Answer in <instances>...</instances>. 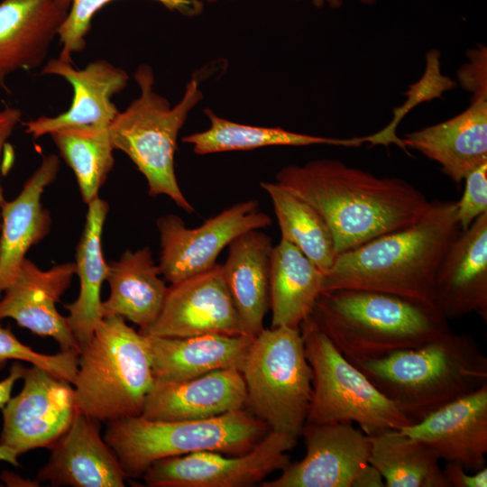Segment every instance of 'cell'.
<instances>
[{
    "mask_svg": "<svg viewBox=\"0 0 487 487\" xmlns=\"http://www.w3.org/2000/svg\"><path fill=\"white\" fill-rule=\"evenodd\" d=\"M269 195L281 239L298 247L325 275L337 253L332 233L321 215L307 201L276 182H261Z\"/></svg>",
    "mask_w": 487,
    "mask_h": 487,
    "instance_id": "cell-31",
    "label": "cell"
},
{
    "mask_svg": "<svg viewBox=\"0 0 487 487\" xmlns=\"http://www.w3.org/2000/svg\"><path fill=\"white\" fill-rule=\"evenodd\" d=\"M400 139L407 149L436 161L444 174L460 183L471 171L487 163V96L472 97L462 113Z\"/></svg>",
    "mask_w": 487,
    "mask_h": 487,
    "instance_id": "cell-21",
    "label": "cell"
},
{
    "mask_svg": "<svg viewBox=\"0 0 487 487\" xmlns=\"http://www.w3.org/2000/svg\"><path fill=\"white\" fill-rule=\"evenodd\" d=\"M108 125L69 126L50 133L73 170L81 198L87 205L98 197L115 163Z\"/></svg>",
    "mask_w": 487,
    "mask_h": 487,
    "instance_id": "cell-32",
    "label": "cell"
},
{
    "mask_svg": "<svg viewBox=\"0 0 487 487\" xmlns=\"http://www.w3.org/2000/svg\"><path fill=\"white\" fill-rule=\"evenodd\" d=\"M21 118L22 112L18 108L5 107L0 110V160L5 142L11 136L15 126L21 121ZM5 200L0 182V208Z\"/></svg>",
    "mask_w": 487,
    "mask_h": 487,
    "instance_id": "cell-38",
    "label": "cell"
},
{
    "mask_svg": "<svg viewBox=\"0 0 487 487\" xmlns=\"http://www.w3.org/2000/svg\"><path fill=\"white\" fill-rule=\"evenodd\" d=\"M21 391L1 409L0 444L20 455L50 448L69 428L78 409L74 388L66 379L36 365L25 368Z\"/></svg>",
    "mask_w": 487,
    "mask_h": 487,
    "instance_id": "cell-12",
    "label": "cell"
},
{
    "mask_svg": "<svg viewBox=\"0 0 487 487\" xmlns=\"http://www.w3.org/2000/svg\"><path fill=\"white\" fill-rule=\"evenodd\" d=\"M300 1V0H296ZM312 4L317 8H322L324 6H328L332 9H338L343 5V0H312Z\"/></svg>",
    "mask_w": 487,
    "mask_h": 487,
    "instance_id": "cell-42",
    "label": "cell"
},
{
    "mask_svg": "<svg viewBox=\"0 0 487 487\" xmlns=\"http://www.w3.org/2000/svg\"><path fill=\"white\" fill-rule=\"evenodd\" d=\"M246 388L238 369H218L179 381L154 379L141 416L157 420L204 419L244 409Z\"/></svg>",
    "mask_w": 487,
    "mask_h": 487,
    "instance_id": "cell-20",
    "label": "cell"
},
{
    "mask_svg": "<svg viewBox=\"0 0 487 487\" xmlns=\"http://www.w3.org/2000/svg\"><path fill=\"white\" fill-rule=\"evenodd\" d=\"M310 317L348 360L418 347L451 330L433 302L365 289L322 291Z\"/></svg>",
    "mask_w": 487,
    "mask_h": 487,
    "instance_id": "cell-3",
    "label": "cell"
},
{
    "mask_svg": "<svg viewBox=\"0 0 487 487\" xmlns=\"http://www.w3.org/2000/svg\"><path fill=\"white\" fill-rule=\"evenodd\" d=\"M140 333L163 337L245 335L221 264L171 284L158 317Z\"/></svg>",
    "mask_w": 487,
    "mask_h": 487,
    "instance_id": "cell-14",
    "label": "cell"
},
{
    "mask_svg": "<svg viewBox=\"0 0 487 487\" xmlns=\"http://www.w3.org/2000/svg\"><path fill=\"white\" fill-rule=\"evenodd\" d=\"M134 79L140 95L108 125L114 150L125 153L145 177L148 194L168 196L188 213L194 207L181 191L174 168L179 133L189 113L203 99L199 84L192 78L179 103L154 91V74L146 64L138 67Z\"/></svg>",
    "mask_w": 487,
    "mask_h": 487,
    "instance_id": "cell-7",
    "label": "cell"
},
{
    "mask_svg": "<svg viewBox=\"0 0 487 487\" xmlns=\"http://www.w3.org/2000/svg\"><path fill=\"white\" fill-rule=\"evenodd\" d=\"M18 457L19 455L16 453V451L11 447L0 444V461L6 462L14 466H20Z\"/></svg>",
    "mask_w": 487,
    "mask_h": 487,
    "instance_id": "cell-41",
    "label": "cell"
},
{
    "mask_svg": "<svg viewBox=\"0 0 487 487\" xmlns=\"http://www.w3.org/2000/svg\"><path fill=\"white\" fill-rule=\"evenodd\" d=\"M325 274L294 244L280 239L270 263L271 327L299 328L323 291Z\"/></svg>",
    "mask_w": 487,
    "mask_h": 487,
    "instance_id": "cell-28",
    "label": "cell"
},
{
    "mask_svg": "<svg viewBox=\"0 0 487 487\" xmlns=\"http://www.w3.org/2000/svg\"><path fill=\"white\" fill-rule=\"evenodd\" d=\"M41 74L63 78L72 86L73 98L63 113L24 123L26 133L33 138L69 126L110 124L119 112L111 98L126 87L129 79L124 69L106 60H96L84 69H76L72 62L51 59Z\"/></svg>",
    "mask_w": 487,
    "mask_h": 487,
    "instance_id": "cell-17",
    "label": "cell"
},
{
    "mask_svg": "<svg viewBox=\"0 0 487 487\" xmlns=\"http://www.w3.org/2000/svg\"><path fill=\"white\" fill-rule=\"evenodd\" d=\"M299 330L313 374L306 423H356L368 436L412 425L335 346L310 316Z\"/></svg>",
    "mask_w": 487,
    "mask_h": 487,
    "instance_id": "cell-9",
    "label": "cell"
},
{
    "mask_svg": "<svg viewBox=\"0 0 487 487\" xmlns=\"http://www.w3.org/2000/svg\"><path fill=\"white\" fill-rule=\"evenodd\" d=\"M153 382L145 336L121 317H103L79 347L73 382L78 411L106 422L141 416Z\"/></svg>",
    "mask_w": 487,
    "mask_h": 487,
    "instance_id": "cell-5",
    "label": "cell"
},
{
    "mask_svg": "<svg viewBox=\"0 0 487 487\" xmlns=\"http://www.w3.org/2000/svg\"><path fill=\"white\" fill-rule=\"evenodd\" d=\"M297 439L270 431L251 451L230 455L199 451L152 464L142 478L150 487H245L289 464Z\"/></svg>",
    "mask_w": 487,
    "mask_h": 487,
    "instance_id": "cell-10",
    "label": "cell"
},
{
    "mask_svg": "<svg viewBox=\"0 0 487 487\" xmlns=\"http://www.w3.org/2000/svg\"><path fill=\"white\" fill-rule=\"evenodd\" d=\"M219 0H168L169 9L179 11L185 14H195L198 11L200 5L207 3H216Z\"/></svg>",
    "mask_w": 487,
    "mask_h": 487,
    "instance_id": "cell-40",
    "label": "cell"
},
{
    "mask_svg": "<svg viewBox=\"0 0 487 487\" xmlns=\"http://www.w3.org/2000/svg\"><path fill=\"white\" fill-rule=\"evenodd\" d=\"M369 463L385 487H448L439 457L427 445L400 429L369 436Z\"/></svg>",
    "mask_w": 487,
    "mask_h": 487,
    "instance_id": "cell-30",
    "label": "cell"
},
{
    "mask_svg": "<svg viewBox=\"0 0 487 487\" xmlns=\"http://www.w3.org/2000/svg\"><path fill=\"white\" fill-rule=\"evenodd\" d=\"M74 274L75 262L42 270L26 258L0 298V320L13 318L36 335L53 338L60 351L79 352L66 317L56 308Z\"/></svg>",
    "mask_w": 487,
    "mask_h": 487,
    "instance_id": "cell-15",
    "label": "cell"
},
{
    "mask_svg": "<svg viewBox=\"0 0 487 487\" xmlns=\"http://www.w3.org/2000/svg\"><path fill=\"white\" fill-rule=\"evenodd\" d=\"M115 0H71L66 17L57 36L61 45L59 59L72 62V54L85 49L86 36L91 28L94 15ZM169 8L168 0H156Z\"/></svg>",
    "mask_w": 487,
    "mask_h": 487,
    "instance_id": "cell-34",
    "label": "cell"
},
{
    "mask_svg": "<svg viewBox=\"0 0 487 487\" xmlns=\"http://www.w3.org/2000/svg\"><path fill=\"white\" fill-rule=\"evenodd\" d=\"M465 187L456 201L455 218L461 231L466 230L481 215L487 212V163L471 171Z\"/></svg>",
    "mask_w": 487,
    "mask_h": 487,
    "instance_id": "cell-35",
    "label": "cell"
},
{
    "mask_svg": "<svg viewBox=\"0 0 487 487\" xmlns=\"http://www.w3.org/2000/svg\"><path fill=\"white\" fill-rule=\"evenodd\" d=\"M209 127L182 138L191 144L199 155L231 151H250L269 146H308L328 144L344 147H359L368 142V135L349 139L316 136L290 132L280 127L256 126L227 120L205 109Z\"/></svg>",
    "mask_w": 487,
    "mask_h": 487,
    "instance_id": "cell-29",
    "label": "cell"
},
{
    "mask_svg": "<svg viewBox=\"0 0 487 487\" xmlns=\"http://www.w3.org/2000/svg\"><path fill=\"white\" fill-rule=\"evenodd\" d=\"M411 422L487 383V358L475 340L452 330L421 346L349 360Z\"/></svg>",
    "mask_w": 487,
    "mask_h": 487,
    "instance_id": "cell-4",
    "label": "cell"
},
{
    "mask_svg": "<svg viewBox=\"0 0 487 487\" xmlns=\"http://www.w3.org/2000/svg\"><path fill=\"white\" fill-rule=\"evenodd\" d=\"M241 372L249 411L271 431L301 435L312 396V369L299 328H263L248 349Z\"/></svg>",
    "mask_w": 487,
    "mask_h": 487,
    "instance_id": "cell-8",
    "label": "cell"
},
{
    "mask_svg": "<svg viewBox=\"0 0 487 487\" xmlns=\"http://www.w3.org/2000/svg\"><path fill=\"white\" fill-rule=\"evenodd\" d=\"M59 169L57 155L44 156L19 195L11 201L5 200L1 206L0 298L20 270L28 250L51 229V215L41 204V196L56 179Z\"/></svg>",
    "mask_w": 487,
    "mask_h": 487,
    "instance_id": "cell-22",
    "label": "cell"
},
{
    "mask_svg": "<svg viewBox=\"0 0 487 487\" xmlns=\"http://www.w3.org/2000/svg\"><path fill=\"white\" fill-rule=\"evenodd\" d=\"M271 238L259 229L245 232L229 244L222 273L245 335L256 336L270 306Z\"/></svg>",
    "mask_w": 487,
    "mask_h": 487,
    "instance_id": "cell-25",
    "label": "cell"
},
{
    "mask_svg": "<svg viewBox=\"0 0 487 487\" xmlns=\"http://www.w3.org/2000/svg\"><path fill=\"white\" fill-rule=\"evenodd\" d=\"M154 379L179 381L226 368L241 371L253 337L203 334L186 337L146 335Z\"/></svg>",
    "mask_w": 487,
    "mask_h": 487,
    "instance_id": "cell-24",
    "label": "cell"
},
{
    "mask_svg": "<svg viewBox=\"0 0 487 487\" xmlns=\"http://www.w3.org/2000/svg\"><path fill=\"white\" fill-rule=\"evenodd\" d=\"M256 200L242 201L225 208L196 228L169 214L156 221L160 233L159 267L171 284L204 272L216 263L221 251L242 234L271 225Z\"/></svg>",
    "mask_w": 487,
    "mask_h": 487,
    "instance_id": "cell-11",
    "label": "cell"
},
{
    "mask_svg": "<svg viewBox=\"0 0 487 487\" xmlns=\"http://www.w3.org/2000/svg\"><path fill=\"white\" fill-rule=\"evenodd\" d=\"M61 6L69 9L71 0H56Z\"/></svg>",
    "mask_w": 487,
    "mask_h": 487,
    "instance_id": "cell-43",
    "label": "cell"
},
{
    "mask_svg": "<svg viewBox=\"0 0 487 487\" xmlns=\"http://www.w3.org/2000/svg\"><path fill=\"white\" fill-rule=\"evenodd\" d=\"M435 304L447 320L476 313L487 321V212L459 233L442 258Z\"/></svg>",
    "mask_w": 487,
    "mask_h": 487,
    "instance_id": "cell-18",
    "label": "cell"
},
{
    "mask_svg": "<svg viewBox=\"0 0 487 487\" xmlns=\"http://www.w3.org/2000/svg\"><path fill=\"white\" fill-rule=\"evenodd\" d=\"M470 62L457 73L461 87L472 93V97L487 96V48L483 45L469 51Z\"/></svg>",
    "mask_w": 487,
    "mask_h": 487,
    "instance_id": "cell-36",
    "label": "cell"
},
{
    "mask_svg": "<svg viewBox=\"0 0 487 487\" xmlns=\"http://www.w3.org/2000/svg\"><path fill=\"white\" fill-rule=\"evenodd\" d=\"M0 227H1V222H0Z\"/></svg>",
    "mask_w": 487,
    "mask_h": 487,
    "instance_id": "cell-45",
    "label": "cell"
},
{
    "mask_svg": "<svg viewBox=\"0 0 487 487\" xmlns=\"http://www.w3.org/2000/svg\"><path fill=\"white\" fill-rule=\"evenodd\" d=\"M456 201L433 200L415 223L337 254L323 291H381L435 303V280L446 252L461 232Z\"/></svg>",
    "mask_w": 487,
    "mask_h": 487,
    "instance_id": "cell-2",
    "label": "cell"
},
{
    "mask_svg": "<svg viewBox=\"0 0 487 487\" xmlns=\"http://www.w3.org/2000/svg\"><path fill=\"white\" fill-rule=\"evenodd\" d=\"M25 367L18 361L14 362L9 374L4 380L0 381V409H2L9 399L12 397V391L14 383L23 378Z\"/></svg>",
    "mask_w": 487,
    "mask_h": 487,
    "instance_id": "cell-39",
    "label": "cell"
},
{
    "mask_svg": "<svg viewBox=\"0 0 487 487\" xmlns=\"http://www.w3.org/2000/svg\"><path fill=\"white\" fill-rule=\"evenodd\" d=\"M149 247L126 250L108 263L106 280L110 293L102 301V317L118 316L147 329L158 317L168 288Z\"/></svg>",
    "mask_w": 487,
    "mask_h": 487,
    "instance_id": "cell-26",
    "label": "cell"
},
{
    "mask_svg": "<svg viewBox=\"0 0 487 487\" xmlns=\"http://www.w3.org/2000/svg\"><path fill=\"white\" fill-rule=\"evenodd\" d=\"M400 431L427 445L446 462L477 472L486 466L487 383Z\"/></svg>",
    "mask_w": 487,
    "mask_h": 487,
    "instance_id": "cell-16",
    "label": "cell"
},
{
    "mask_svg": "<svg viewBox=\"0 0 487 487\" xmlns=\"http://www.w3.org/2000/svg\"><path fill=\"white\" fill-rule=\"evenodd\" d=\"M463 465L446 462L443 473L448 487H486L487 467L469 474Z\"/></svg>",
    "mask_w": 487,
    "mask_h": 487,
    "instance_id": "cell-37",
    "label": "cell"
},
{
    "mask_svg": "<svg viewBox=\"0 0 487 487\" xmlns=\"http://www.w3.org/2000/svg\"><path fill=\"white\" fill-rule=\"evenodd\" d=\"M306 455L262 487H362L371 468L369 436L351 423H305Z\"/></svg>",
    "mask_w": 487,
    "mask_h": 487,
    "instance_id": "cell-13",
    "label": "cell"
},
{
    "mask_svg": "<svg viewBox=\"0 0 487 487\" xmlns=\"http://www.w3.org/2000/svg\"><path fill=\"white\" fill-rule=\"evenodd\" d=\"M109 210L106 200L97 197L88 204L85 226L76 250V274L79 279L78 299L64 305L69 311L67 322L79 347L87 344L103 318L101 287L106 280L108 263L101 247L103 227Z\"/></svg>",
    "mask_w": 487,
    "mask_h": 487,
    "instance_id": "cell-27",
    "label": "cell"
},
{
    "mask_svg": "<svg viewBox=\"0 0 487 487\" xmlns=\"http://www.w3.org/2000/svg\"><path fill=\"white\" fill-rule=\"evenodd\" d=\"M104 439L126 477H142L154 462L199 451L230 455L251 451L271 430L244 409L191 420H157L142 416L106 422Z\"/></svg>",
    "mask_w": 487,
    "mask_h": 487,
    "instance_id": "cell-6",
    "label": "cell"
},
{
    "mask_svg": "<svg viewBox=\"0 0 487 487\" xmlns=\"http://www.w3.org/2000/svg\"><path fill=\"white\" fill-rule=\"evenodd\" d=\"M358 1L363 5H373L376 2V0H358Z\"/></svg>",
    "mask_w": 487,
    "mask_h": 487,
    "instance_id": "cell-44",
    "label": "cell"
},
{
    "mask_svg": "<svg viewBox=\"0 0 487 487\" xmlns=\"http://www.w3.org/2000/svg\"><path fill=\"white\" fill-rule=\"evenodd\" d=\"M68 10L56 0L0 3V87L11 73L43 63Z\"/></svg>",
    "mask_w": 487,
    "mask_h": 487,
    "instance_id": "cell-23",
    "label": "cell"
},
{
    "mask_svg": "<svg viewBox=\"0 0 487 487\" xmlns=\"http://www.w3.org/2000/svg\"><path fill=\"white\" fill-rule=\"evenodd\" d=\"M275 179L321 215L337 253L415 223L431 203L403 179L378 177L337 160L287 165Z\"/></svg>",
    "mask_w": 487,
    "mask_h": 487,
    "instance_id": "cell-1",
    "label": "cell"
},
{
    "mask_svg": "<svg viewBox=\"0 0 487 487\" xmlns=\"http://www.w3.org/2000/svg\"><path fill=\"white\" fill-rule=\"evenodd\" d=\"M78 352L76 351H60L55 354L36 352L23 344L10 328L0 326V369L10 360L25 361L73 384L78 370Z\"/></svg>",
    "mask_w": 487,
    "mask_h": 487,
    "instance_id": "cell-33",
    "label": "cell"
},
{
    "mask_svg": "<svg viewBox=\"0 0 487 487\" xmlns=\"http://www.w3.org/2000/svg\"><path fill=\"white\" fill-rule=\"evenodd\" d=\"M97 422L78 411L50 447L51 456L39 469L37 482L52 486L124 487L127 477Z\"/></svg>",
    "mask_w": 487,
    "mask_h": 487,
    "instance_id": "cell-19",
    "label": "cell"
}]
</instances>
